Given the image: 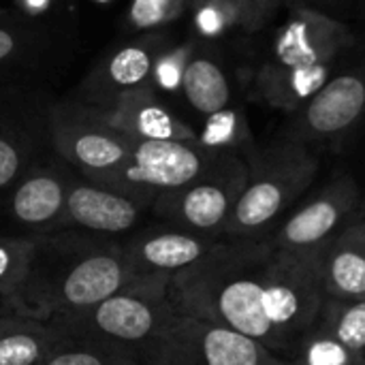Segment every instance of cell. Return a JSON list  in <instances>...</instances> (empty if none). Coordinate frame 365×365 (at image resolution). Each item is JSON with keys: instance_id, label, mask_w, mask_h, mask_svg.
<instances>
[{"instance_id": "8992f818", "label": "cell", "mask_w": 365, "mask_h": 365, "mask_svg": "<svg viewBox=\"0 0 365 365\" xmlns=\"http://www.w3.org/2000/svg\"><path fill=\"white\" fill-rule=\"evenodd\" d=\"M145 365H289L261 342L229 327L175 312L143 351Z\"/></svg>"}, {"instance_id": "4dcf8cb0", "label": "cell", "mask_w": 365, "mask_h": 365, "mask_svg": "<svg viewBox=\"0 0 365 365\" xmlns=\"http://www.w3.org/2000/svg\"><path fill=\"white\" fill-rule=\"evenodd\" d=\"M17 49H19V36L11 28L0 26V62L17 53Z\"/></svg>"}, {"instance_id": "83f0119b", "label": "cell", "mask_w": 365, "mask_h": 365, "mask_svg": "<svg viewBox=\"0 0 365 365\" xmlns=\"http://www.w3.org/2000/svg\"><path fill=\"white\" fill-rule=\"evenodd\" d=\"M195 56V43H182L173 49H165L156 64H154V77H152V86L154 92L163 90V92H178L182 90V81H184V73L186 66L190 62V58Z\"/></svg>"}, {"instance_id": "603a6c76", "label": "cell", "mask_w": 365, "mask_h": 365, "mask_svg": "<svg viewBox=\"0 0 365 365\" xmlns=\"http://www.w3.org/2000/svg\"><path fill=\"white\" fill-rule=\"evenodd\" d=\"M41 365H141V359L135 353L118 346L60 334L58 344Z\"/></svg>"}, {"instance_id": "ac0fdd59", "label": "cell", "mask_w": 365, "mask_h": 365, "mask_svg": "<svg viewBox=\"0 0 365 365\" xmlns=\"http://www.w3.org/2000/svg\"><path fill=\"white\" fill-rule=\"evenodd\" d=\"M334 68L336 62L295 68H280L265 62L252 77L250 98L291 115L331 79Z\"/></svg>"}, {"instance_id": "e0dca14e", "label": "cell", "mask_w": 365, "mask_h": 365, "mask_svg": "<svg viewBox=\"0 0 365 365\" xmlns=\"http://www.w3.org/2000/svg\"><path fill=\"white\" fill-rule=\"evenodd\" d=\"M321 287L329 299H365V218L321 248Z\"/></svg>"}, {"instance_id": "5b68a950", "label": "cell", "mask_w": 365, "mask_h": 365, "mask_svg": "<svg viewBox=\"0 0 365 365\" xmlns=\"http://www.w3.org/2000/svg\"><path fill=\"white\" fill-rule=\"evenodd\" d=\"M49 141L60 160L77 175L120 190L130 158V137L111 128L94 107L66 103L51 109Z\"/></svg>"}, {"instance_id": "9a60e30c", "label": "cell", "mask_w": 365, "mask_h": 365, "mask_svg": "<svg viewBox=\"0 0 365 365\" xmlns=\"http://www.w3.org/2000/svg\"><path fill=\"white\" fill-rule=\"evenodd\" d=\"M94 109L111 128L130 139L197 141V128L163 105L152 88L126 92L109 107Z\"/></svg>"}, {"instance_id": "d6a6232c", "label": "cell", "mask_w": 365, "mask_h": 365, "mask_svg": "<svg viewBox=\"0 0 365 365\" xmlns=\"http://www.w3.org/2000/svg\"><path fill=\"white\" fill-rule=\"evenodd\" d=\"M4 15H6V11H4V9H0V19H2Z\"/></svg>"}, {"instance_id": "ba28073f", "label": "cell", "mask_w": 365, "mask_h": 365, "mask_svg": "<svg viewBox=\"0 0 365 365\" xmlns=\"http://www.w3.org/2000/svg\"><path fill=\"white\" fill-rule=\"evenodd\" d=\"M365 120V64L334 73L297 111L287 115L278 137L312 152H340Z\"/></svg>"}, {"instance_id": "cb8c5ba5", "label": "cell", "mask_w": 365, "mask_h": 365, "mask_svg": "<svg viewBox=\"0 0 365 365\" xmlns=\"http://www.w3.org/2000/svg\"><path fill=\"white\" fill-rule=\"evenodd\" d=\"M289 365H365V355L355 353L331 334L314 325L297 344Z\"/></svg>"}, {"instance_id": "f1b7e54d", "label": "cell", "mask_w": 365, "mask_h": 365, "mask_svg": "<svg viewBox=\"0 0 365 365\" xmlns=\"http://www.w3.org/2000/svg\"><path fill=\"white\" fill-rule=\"evenodd\" d=\"M186 9V0H133L128 19L139 30L158 28L178 19Z\"/></svg>"}, {"instance_id": "d4e9b609", "label": "cell", "mask_w": 365, "mask_h": 365, "mask_svg": "<svg viewBox=\"0 0 365 365\" xmlns=\"http://www.w3.org/2000/svg\"><path fill=\"white\" fill-rule=\"evenodd\" d=\"M34 165V148L26 135L0 128V199Z\"/></svg>"}, {"instance_id": "d6986e66", "label": "cell", "mask_w": 365, "mask_h": 365, "mask_svg": "<svg viewBox=\"0 0 365 365\" xmlns=\"http://www.w3.org/2000/svg\"><path fill=\"white\" fill-rule=\"evenodd\" d=\"M58 340L51 325L9 314L0 323V365H41Z\"/></svg>"}, {"instance_id": "7c38bea8", "label": "cell", "mask_w": 365, "mask_h": 365, "mask_svg": "<svg viewBox=\"0 0 365 365\" xmlns=\"http://www.w3.org/2000/svg\"><path fill=\"white\" fill-rule=\"evenodd\" d=\"M73 169L58 163L32 165L6 192L4 205L13 225L24 229V235H47L64 231V212Z\"/></svg>"}, {"instance_id": "484cf974", "label": "cell", "mask_w": 365, "mask_h": 365, "mask_svg": "<svg viewBox=\"0 0 365 365\" xmlns=\"http://www.w3.org/2000/svg\"><path fill=\"white\" fill-rule=\"evenodd\" d=\"M34 237L32 235H0V297L6 302L21 284Z\"/></svg>"}, {"instance_id": "2e32d148", "label": "cell", "mask_w": 365, "mask_h": 365, "mask_svg": "<svg viewBox=\"0 0 365 365\" xmlns=\"http://www.w3.org/2000/svg\"><path fill=\"white\" fill-rule=\"evenodd\" d=\"M165 49L156 43H133L109 53L83 83V105L109 107L122 94L152 88L154 64Z\"/></svg>"}, {"instance_id": "44dd1931", "label": "cell", "mask_w": 365, "mask_h": 365, "mask_svg": "<svg viewBox=\"0 0 365 365\" xmlns=\"http://www.w3.org/2000/svg\"><path fill=\"white\" fill-rule=\"evenodd\" d=\"M197 141L210 150L237 154L242 158L250 156L259 145L255 141L248 115L240 105H229L212 115H205L203 126L197 130Z\"/></svg>"}, {"instance_id": "4316f807", "label": "cell", "mask_w": 365, "mask_h": 365, "mask_svg": "<svg viewBox=\"0 0 365 365\" xmlns=\"http://www.w3.org/2000/svg\"><path fill=\"white\" fill-rule=\"evenodd\" d=\"M244 26L237 0H199L195 6V28L201 36L218 38Z\"/></svg>"}, {"instance_id": "f546056e", "label": "cell", "mask_w": 365, "mask_h": 365, "mask_svg": "<svg viewBox=\"0 0 365 365\" xmlns=\"http://www.w3.org/2000/svg\"><path fill=\"white\" fill-rule=\"evenodd\" d=\"M237 4H240L242 15H244L242 30L257 32L276 15L282 0H237Z\"/></svg>"}, {"instance_id": "9c48e42d", "label": "cell", "mask_w": 365, "mask_h": 365, "mask_svg": "<svg viewBox=\"0 0 365 365\" xmlns=\"http://www.w3.org/2000/svg\"><path fill=\"white\" fill-rule=\"evenodd\" d=\"M364 218L365 190L353 173L342 171L306 195L265 240L282 250H317Z\"/></svg>"}, {"instance_id": "6da1fadb", "label": "cell", "mask_w": 365, "mask_h": 365, "mask_svg": "<svg viewBox=\"0 0 365 365\" xmlns=\"http://www.w3.org/2000/svg\"><path fill=\"white\" fill-rule=\"evenodd\" d=\"M319 257L321 248L282 250L267 240H220L171 278L169 297L175 312L240 331L289 361L317 325L325 299Z\"/></svg>"}, {"instance_id": "52a82bcc", "label": "cell", "mask_w": 365, "mask_h": 365, "mask_svg": "<svg viewBox=\"0 0 365 365\" xmlns=\"http://www.w3.org/2000/svg\"><path fill=\"white\" fill-rule=\"evenodd\" d=\"M246 178V160L237 154H225L199 180L182 188L160 192L150 212L158 222L222 240L225 227L244 190Z\"/></svg>"}, {"instance_id": "4fadbf2b", "label": "cell", "mask_w": 365, "mask_h": 365, "mask_svg": "<svg viewBox=\"0 0 365 365\" xmlns=\"http://www.w3.org/2000/svg\"><path fill=\"white\" fill-rule=\"evenodd\" d=\"M220 240L175 225L158 222L135 231L122 244L124 265L130 278L175 276L218 246Z\"/></svg>"}, {"instance_id": "3957f363", "label": "cell", "mask_w": 365, "mask_h": 365, "mask_svg": "<svg viewBox=\"0 0 365 365\" xmlns=\"http://www.w3.org/2000/svg\"><path fill=\"white\" fill-rule=\"evenodd\" d=\"M248 178L222 240H265L308 195L319 175V154L276 137L244 158Z\"/></svg>"}, {"instance_id": "8fae6325", "label": "cell", "mask_w": 365, "mask_h": 365, "mask_svg": "<svg viewBox=\"0 0 365 365\" xmlns=\"http://www.w3.org/2000/svg\"><path fill=\"white\" fill-rule=\"evenodd\" d=\"M355 43L349 24L327 15L323 9L297 6L276 30L267 64L280 68L331 64Z\"/></svg>"}, {"instance_id": "ffe728a7", "label": "cell", "mask_w": 365, "mask_h": 365, "mask_svg": "<svg viewBox=\"0 0 365 365\" xmlns=\"http://www.w3.org/2000/svg\"><path fill=\"white\" fill-rule=\"evenodd\" d=\"M182 92L188 105L203 118L233 105L231 83L222 66L207 56H199L197 51L186 66Z\"/></svg>"}, {"instance_id": "1f68e13d", "label": "cell", "mask_w": 365, "mask_h": 365, "mask_svg": "<svg viewBox=\"0 0 365 365\" xmlns=\"http://www.w3.org/2000/svg\"><path fill=\"white\" fill-rule=\"evenodd\" d=\"M282 2H289L293 9H297V6L321 9V6H327V4H340V2H349V0H282Z\"/></svg>"}, {"instance_id": "7a4b0ae2", "label": "cell", "mask_w": 365, "mask_h": 365, "mask_svg": "<svg viewBox=\"0 0 365 365\" xmlns=\"http://www.w3.org/2000/svg\"><path fill=\"white\" fill-rule=\"evenodd\" d=\"M32 237L26 276L6 299L15 317L49 323L98 304L133 280L118 240L71 229Z\"/></svg>"}, {"instance_id": "7402d4cb", "label": "cell", "mask_w": 365, "mask_h": 365, "mask_svg": "<svg viewBox=\"0 0 365 365\" xmlns=\"http://www.w3.org/2000/svg\"><path fill=\"white\" fill-rule=\"evenodd\" d=\"M317 325L336 340L365 355V299H323Z\"/></svg>"}, {"instance_id": "836d02e7", "label": "cell", "mask_w": 365, "mask_h": 365, "mask_svg": "<svg viewBox=\"0 0 365 365\" xmlns=\"http://www.w3.org/2000/svg\"><path fill=\"white\" fill-rule=\"evenodd\" d=\"M2 319H4V314H0V323H2Z\"/></svg>"}, {"instance_id": "e575fe53", "label": "cell", "mask_w": 365, "mask_h": 365, "mask_svg": "<svg viewBox=\"0 0 365 365\" xmlns=\"http://www.w3.org/2000/svg\"><path fill=\"white\" fill-rule=\"evenodd\" d=\"M98 2H107V0H98Z\"/></svg>"}, {"instance_id": "277c9868", "label": "cell", "mask_w": 365, "mask_h": 365, "mask_svg": "<svg viewBox=\"0 0 365 365\" xmlns=\"http://www.w3.org/2000/svg\"><path fill=\"white\" fill-rule=\"evenodd\" d=\"M169 284L171 276L133 278L98 304L51 319L47 325L71 338L130 351L141 359L143 351L175 314Z\"/></svg>"}, {"instance_id": "5bb4252c", "label": "cell", "mask_w": 365, "mask_h": 365, "mask_svg": "<svg viewBox=\"0 0 365 365\" xmlns=\"http://www.w3.org/2000/svg\"><path fill=\"white\" fill-rule=\"evenodd\" d=\"M150 207L152 205L143 199L124 195L73 173L66 197L64 231H83L113 240L115 235L135 231L143 218V212Z\"/></svg>"}, {"instance_id": "30bf717a", "label": "cell", "mask_w": 365, "mask_h": 365, "mask_svg": "<svg viewBox=\"0 0 365 365\" xmlns=\"http://www.w3.org/2000/svg\"><path fill=\"white\" fill-rule=\"evenodd\" d=\"M222 156L225 152L210 150L199 141L130 139V158L120 180V192L152 205L160 192L199 180Z\"/></svg>"}]
</instances>
